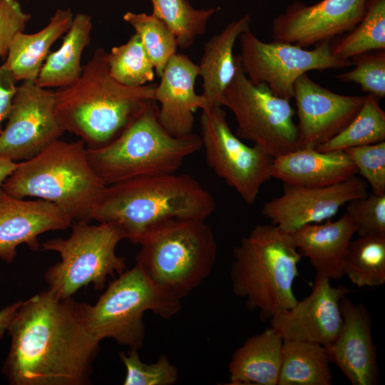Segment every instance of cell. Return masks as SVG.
<instances>
[{
  "instance_id": "cell-1",
  "label": "cell",
  "mask_w": 385,
  "mask_h": 385,
  "mask_svg": "<svg viewBox=\"0 0 385 385\" xmlns=\"http://www.w3.org/2000/svg\"><path fill=\"white\" fill-rule=\"evenodd\" d=\"M2 371L12 385L91 384L100 342L87 332L71 298L48 289L21 302L7 330Z\"/></svg>"
},
{
  "instance_id": "cell-2",
  "label": "cell",
  "mask_w": 385,
  "mask_h": 385,
  "mask_svg": "<svg viewBox=\"0 0 385 385\" xmlns=\"http://www.w3.org/2000/svg\"><path fill=\"white\" fill-rule=\"evenodd\" d=\"M106 53L98 48L83 66L78 81L55 91V111L60 123L88 149L115 140L147 103L155 100L157 83L129 87L114 80Z\"/></svg>"
},
{
  "instance_id": "cell-3",
  "label": "cell",
  "mask_w": 385,
  "mask_h": 385,
  "mask_svg": "<svg viewBox=\"0 0 385 385\" xmlns=\"http://www.w3.org/2000/svg\"><path fill=\"white\" fill-rule=\"evenodd\" d=\"M216 208L215 198L188 174L140 176L107 185L93 220L113 224L138 245L153 225L170 219L205 221Z\"/></svg>"
},
{
  "instance_id": "cell-4",
  "label": "cell",
  "mask_w": 385,
  "mask_h": 385,
  "mask_svg": "<svg viewBox=\"0 0 385 385\" xmlns=\"http://www.w3.org/2000/svg\"><path fill=\"white\" fill-rule=\"evenodd\" d=\"M232 292L257 310L265 322L298 302L293 284L302 255L291 235L274 225H257L233 249Z\"/></svg>"
},
{
  "instance_id": "cell-5",
  "label": "cell",
  "mask_w": 385,
  "mask_h": 385,
  "mask_svg": "<svg viewBox=\"0 0 385 385\" xmlns=\"http://www.w3.org/2000/svg\"><path fill=\"white\" fill-rule=\"evenodd\" d=\"M106 186L90 166L85 143L59 139L34 158L17 163L1 189L14 197L51 202L73 222H89Z\"/></svg>"
},
{
  "instance_id": "cell-6",
  "label": "cell",
  "mask_w": 385,
  "mask_h": 385,
  "mask_svg": "<svg viewBox=\"0 0 385 385\" xmlns=\"http://www.w3.org/2000/svg\"><path fill=\"white\" fill-rule=\"evenodd\" d=\"M155 100L149 101L123 133L108 144L86 148L90 166L106 185L130 178L174 173L202 148L196 134L170 135L160 124Z\"/></svg>"
},
{
  "instance_id": "cell-7",
  "label": "cell",
  "mask_w": 385,
  "mask_h": 385,
  "mask_svg": "<svg viewBox=\"0 0 385 385\" xmlns=\"http://www.w3.org/2000/svg\"><path fill=\"white\" fill-rule=\"evenodd\" d=\"M135 261L151 281L180 300L211 273L217 246L203 220L170 219L150 227L138 244Z\"/></svg>"
},
{
  "instance_id": "cell-8",
  "label": "cell",
  "mask_w": 385,
  "mask_h": 385,
  "mask_svg": "<svg viewBox=\"0 0 385 385\" xmlns=\"http://www.w3.org/2000/svg\"><path fill=\"white\" fill-rule=\"evenodd\" d=\"M180 309V300L155 285L137 264L111 282L94 305L76 302L77 314L94 339L112 338L137 350L145 337L146 311L170 319Z\"/></svg>"
},
{
  "instance_id": "cell-9",
  "label": "cell",
  "mask_w": 385,
  "mask_h": 385,
  "mask_svg": "<svg viewBox=\"0 0 385 385\" xmlns=\"http://www.w3.org/2000/svg\"><path fill=\"white\" fill-rule=\"evenodd\" d=\"M70 236L57 237L41 245L42 250L59 254L61 261L44 274L48 289L60 299L71 298L90 284L95 289L105 287L108 277L126 270L125 259L118 256L115 248L125 239L113 224L74 221Z\"/></svg>"
},
{
  "instance_id": "cell-10",
  "label": "cell",
  "mask_w": 385,
  "mask_h": 385,
  "mask_svg": "<svg viewBox=\"0 0 385 385\" xmlns=\"http://www.w3.org/2000/svg\"><path fill=\"white\" fill-rule=\"evenodd\" d=\"M289 101L274 95L264 83H252L236 56V71L221 105L235 115L238 138L250 140L273 158L299 148L295 111Z\"/></svg>"
},
{
  "instance_id": "cell-11",
  "label": "cell",
  "mask_w": 385,
  "mask_h": 385,
  "mask_svg": "<svg viewBox=\"0 0 385 385\" xmlns=\"http://www.w3.org/2000/svg\"><path fill=\"white\" fill-rule=\"evenodd\" d=\"M238 55L243 72L254 84L264 83L277 96L290 101L294 85L302 74L310 71L339 69L351 66V61L334 56L331 41L315 45L312 49L287 42L259 39L250 29L240 37Z\"/></svg>"
},
{
  "instance_id": "cell-12",
  "label": "cell",
  "mask_w": 385,
  "mask_h": 385,
  "mask_svg": "<svg viewBox=\"0 0 385 385\" xmlns=\"http://www.w3.org/2000/svg\"><path fill=\"white\" fill-rule=\"evenodd\" d=\"M201 111L200 137L208 166L247 205H252L261 186L272 178L274 158L234 134L222 106Z\"/></svg>"
},
{
  "instance_id": "cell-13",
  "label": "cell",
  "mask_w": 385,
  "mask_h": 385,
  "mask_svg": "<svg viewBox=\"0 0 385 385\" xmlns=\"http://www.w3.org/2000/svg\"><path fill=\"white\" fill-rule=\"evenodd\" d=\"M4 128L0 156L14 163L29 160L65 132L55 111V91L23 81L17 86Z\"/></svg>"
},
{
  "instance_id": "cell-14",
  "label": "cell",
  "mask_w": 385,
  "mask_h": 385,
  "mask_svg": "<svg viewBox=\"0 0 385 385\" xmlns=\"http://www.w3.org/2000/svg\"><path fill=\"white\" fill-rule=\"evenodd\" d=\"M369 0L294 1L272 21L273 41L307 48L351 31L362 19Z\"/></svg>"
},
{
  "instance_id": "cell-15",
  "label": "cell",
  "mask_w": 385,
  "mask_h": 385,
  "mask_svg": "<svg viewBox=\"0 0 385 385\" xmlns=\"http://www.w3.org/2000/svg\"><path fill=\"white\" fill-rule=\"evenodd\" d=\"M367 184L357 176L326 187L284 184L282 193L266 202L262 214L287 232L330 220L345 204L365 196Z\"/></svg>"
},
{
  "instance_id": "cell-16",
  "label": "cell",
  "mask_w": 385,
  "mask_h": 385,
  "mask_svg": "<svg viewBox=\"0 0 385 385\" xmlns=\"http://www.w3.org/2000/svg\"><path fill=\"white\" fill-rule=\"evenodd\" d=\"M293 98L298 117L299 148H316L349 124L363 106L366 95L336 93L304 73L294 83Z\"/></svg>"
},
{
  "instance_id": "cell-17",
  "label": "cell",
  "mask_w": 385,
  "mask_h": 385,
  "mask_svg": "<svg viewBox=\"0 0 385 385\" xmlns=\"http://www.w3.org/2000/svg\"><path fill=\"white\" fill-rule=\"evenodd\" d=\"M349 290L332 287L330 279L316 274L312 292L290 309L269 321L284 340L319 344L326 348L335 340L342 325L340 301Z\"/></svg>"
},
{
  "instance_id": "cell-18",
  "label": "cell",
  "mask_w": 385,
  "mask_h": 385,
  "mask_svg": "<svg viewBox=\"0 0 385 385\" xmlns=\"http://www.w3.org/2000/svg\"><path fill=\"white\" fill-rule=\"evenodd\" d=\"M342 325L327 348L329 361L339 367L352 385L379 383L376 348L371 337V318L366 307L346 295L340 301Z\"/></svg>"
},
{
  "instance_id": "cell-19",
  "label": "cell",
  "mask_w": 385,
  "mask_h": 385,
  "mask_svg": "<svg viewBox=\"0 0 385 385\" xmlns=\"http://www.w3.org/2000/svg\"><path fill=\"white\" fill-rule=\"evenodd\" d=\"M73 220L55 204L41 199L14 197L0 189V259L11 263L16 247L26 244L39 248L38 236L51 230H66Z\"/></svg>"
},
{
  "instance_id": "cell-20",
  "label": "cell",
  "mask_w": 385,
  "mask_h": 385,
  "mask_svg": "<svg viewBox=\"0 0 385 385\" xmlns=\"http://www.w3.org/2000/svg\"><path fill=\"white\" fill-rule=\"evenodd\" d=\"M199 67L186 55L175 53L167 62L157 84L155 100L160 104L158 117L172 135L192 133L197 108H208L206 101L195 91Z\"/></svg>"
},
{
  "instance_id": "cell-21",
  "label": "cell",
  "mask_w": 385,
  "mask_h": 385,
  "mask_svg": "<svg viewBox=\"0 0 385 385\" xmlns=\"http://www.w3.org/2000/svg\"><path fill=\"white\" fill-rule=\"evenodd\" d=\"M357 169L344 151H319L299 148L274 158L272 178L284 184L326 187L344 182L357 174Z\"/></svg>"
},
{
  "instance_id": "cell-22",
  "label": "cell",
  "mask_w": 385,
  "mask_h": 385,
  "mask_svg": "<svg viewBox=\"0 0 385 385\" xmlns=\"http://www.w3.org/2000/svg\"><path fill=\"white\" fill-rule=\"evenodd\" d=\"M356 227L345 212L334 222L306 225L292 232L302 257L309 259L317 274L339 279L343 276L345 255Z\"/></svg>"
},
{
  "instance_id": "cell-23",
  "label": "cell",
  "mask_w": 385,
  "mask_h": 385,
  "mask_svg": "<svg viewBox=\"0 0 385 385\" xmlns=\"http://www.w3.org/2000/svg\"><path fill=\"white\" fill-rule=\"evenodd\" d=\"M250 15L245 14L228 24L204 44L198 67L202 81L201 95L208 108L222 106L223 93L236 71V56L233 53L235 42L242 33L250 29Z\"/></svg>"
},
{
  "instance_id": "cell-24",
  "label": "cell",
  "mask_w": 385,
  "mask_h": 385,
  "mask_svg": "<svg viewBox=\"0 0 385 385\" xmlns=\"http://www.w3.org/2000/svg\"><path fill=\"white\" fill-rule=\"evenodd\" d=\"M284 339L272 327L249 337L232 354L230 385H277Z\"/></svg>"
},
{
  "instance_id": "cell-25",
  "label": "cell",
  "mask_w": 385,
  "mask_h": 385,
  "mask_svg": "<svg viewBox=\"0 0 385 385\" xmlns=\"http://www.w3.org/2000/svg\"><path fill=\"white\" fill-rule=\"evenodd\" d=\"M73 14L69 8L58 9L48 23L33 34L19 32L14 37L2 65L16 81H35L52 45L70 28Z\"/></svg>"
},
{
  "instance_id": "cell-26",
  "label": "cell",
  "mask_w": 385,
  "mask_h": 385,
  "mask_svg": "<svg viewBox=\"0 0 385 385\" xmlns=\"http://www.w3.org/2000/svg\"><path fill=\"white\" fill-rule=\"evenodd\" d=\"M92 28L90 15L78 13L73 16L61 46L50 52L44 61L35 80L38 86L58 89L71 86L78 81L83 71L81 57L91 43Z\"/></svg>"
},
{
  "instance_id": "cell-27",
  "label": "cell",
  "mask_w": 385,
  "mask_h": 385,
  "mask_svg": "<svg viewBox=\"0 0 385 385\" xmlns=\"http://www.w3.org/2000/svg\"><path fill=\"white\" fill-rule=\"evenodd\" d=\"M330 363L319 344L284 340L277 385H331Z\"/></svg>"
},
{
  "instance_id": "cell-28",
  "label": "cell",
  "mask_w": 385,
  "mask_h": 385,
  "mask_svg": "<svg viewBox=\"0 0 385 385\" xmlns=\"http://www.w3.org/2000/svg\"><path fill=\"white\" fill-rule=\"evenodd\" d=\"M343 275L359 287L385 283V233L351 240L344 261Z\"/></svg>"
},
{
  "instance_id": "cell-29",
  "label": "cell",
  "mask_w": 385,
  "mask_h": 385,
  "mask_svg": "<svg viewBox=\"0 0 385 385\" xmlns=\"http://www.w3.org/2000/svg\"><path fill=\"white\" fill-rule=\"evenodd\" d=\"M385 141V112L371 94L349 124L335 136L317 146L319 151H342L351 147Z\"/></svg>"
},
{
  "instance_id": "cell-30",
  "label": "cell",
  "mask_w": 385,
  "mask_h": 385,
  "mask_svg": "<svg viewBox=\"0 0 385 385\" xmlns=\"http://www.w3.org/2000/svg\"><path fill=\"white\" fill-rule=\"evenodd\" d=\"M381 49H385V0H369L362 19L346 35L331 43V50L337 58L349 60Z\"/></svg>"
},
{
  "instance_id": "cell-31",
  "label": "cell",
  "mask_w": 385,
  "mask_h": 385,
  "mask_svg": "<svg viewBox=\"0 0 385 385\" xmlns=\"http://www.w3.org/2000/svg\"><path fill=\"white\" fill-rule=\"evenodd\" d=\"M153 14L164 22L175 34L178 47L190 48L195 38L206 31L210 18L218 8L196 9L188 0H149Z\"/></svg>"
},
{
  "instance_id": "cell-32",
  "label": "cell",
  "mask_w": 385,
  "mask_h": 385,
  "mask_svg": "<svg viewBox=\"0 0 385 385\" xmlns=\"http://www.w3.org/2000/svg\"><path fill=\"white\" fill-rule=\"evenodd\" d=\"M106 61L112 78L123 86L140 87L155 78L154 66L135 33L125 43L106 52Z\"/></svg>"
},
{
  "instance_id": "cell-33",
  "label": "cell",
  "mask_w": 385,
  "mask_h": 385,
  "mask_svg": "<svg viewBox=\"0 0 385 385\" xmlns=\"http://www.w3.org/2000/svg\"><path fill=\"white\" fill-rule=\"evenodd\" d=\"M123 19L140 36L155 72L160 77L169 58L177 53L178 46L175 34L153 14L128 11Z\"/></svg>"
},
{
  "instance_id": "cell-34",
  "label": "cell",
  "mask_w": 385,
  "mask_h": 385,
  "mask_svg": "<svg viewBox=\"0 0 385 385\" xmlns=\"http://www.w3.org/2000/svg\"><path fill=\"white\" fill-rule=\"evenodd\" d=\"M138 351L130 349L126 353L118 354L126 369L124 385H173L178 381V369L165 354L155 363L145 364L140 359Z\"/></svg>"
},
{
  "instance_id": "cell-35",
  "label": "cell",
  "mask_w": 385,
  "mask_h": 385,
  "mask_svg": "<svg viewBox=\"0 0 385 385\" xmlns=\"http://www.w3.org/2000/svg\"><path fill=\"white\" fill-rule=\"evenodd\" d=\"M354 66L349 71L336 78L343 82H353L361 90L378 99L385 96V49L375 50L354 56L350 58Z\"/></svg>"
},
{
  "instance_id": "cell-36",
  "label": "cell",
  "mask_w": 385,
  "mask_h": 385,
  "mask_svg": "<svg viewBox=\"0 0 385 385\" xmlns=\"http://www.w3.org/2000/svg\"><path fill=\"white\" fill-rule=\"evenodd\" d=\"M344 151L354 163L357 173L366 180L372 192L385 194V141L351 147Z\"/></svg>"
},
{
  "instance_id": "cell-37",
  "label": "cell",
  "mask_w": 385,
  "mask_h": 385,
  "mask_svg": "<svg viewBox=\"0 0 385 385\" xmlns=\"http://www.w3.org/2000/svg\"><path fill=\"white\" fill-rule=\"evenodd\" d=\"M359 236L385 233V194L374 192L349 201L346 212Z\"/></svg>"
},
{
  "instance_id": "cell-38",
  "label": "cell",
  "mask_w": 385,
  "mask_h": 385,
  "mask_svg": "<svg viewBox=\"0 0 385 385\" xmlns=\"http://www.w3.org/2000/svg\"><path fill=\"white\" fill-rule=\"evenodd\" d=\"M31 18L17 0H0V62L5 60L14 37L24 31Z\"/></svg>"
},
{
  "instance_id": "cell-39",
  "label": "cell",
  "mask_w": 385,
  "mask_h": 385,
  "mask_svg": "<svg viewBox=\"0 0 385 385\" xmlns=\"http://www.w3.org/2000/svg\"><path fill=\"white\" fill-rule=\"evenodd\" d=\"M17 81L2 64L0 65V133L2 124L7 119L15 96Z\"/></svg>"
},
{
  "instance_id": "cell-40",
  "label": "cell",
  "mask_w": 385,
  "mask_h": 385,
  "mask_svg": "<svg viewBox=\"0 0 385 385\" xmlns=\"http://www.w3.org/2000/svg\"><path fill=\"white\" fill-rule=\"evenodd\" d=\"M22 301L14 302L0 310V340L7 332L13 317Z\"/></svg>"
},
{
  "instance_id": "cell-41",
  "label": "cell",
  "mask_w": 385,
  "mask_h": 385,
  "mask_svg": "<svg viewBox=\"0 0 385 385\" xmlns=\"http://www.w3.org/2000/svg\"><path fill=\"white\" fill-rule=\"evenodd\" d=\"M17 163L0 156V189L6 179L13 173Z\"/></svg>"
}]
</instances>
